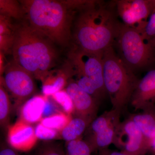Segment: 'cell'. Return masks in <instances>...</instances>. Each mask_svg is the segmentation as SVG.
Segmentation results:
<instances>
[{
  "mask_svg": "<svg viewBox=\"0 0 155 155\" xmlns=\"http://www.w3.org/2000/svg\"><path fill=\"white\" fill-rule=\"evenodd\" d=\"M152 40L153 41L154 43V44L155 45V38H154Z\"/></svg>",
  "mask_w": 155,
  "mask_h": 155,
  "instance_id": "obj_31",
  "label": "cell"
},
{
  "mask_svg": "<svg viewBox=\"0 0 155 155\" xmlns=\"http://www.w3.org/2000/svg\"><path fill=\"white\" fill-rule=\"evenodd\" d=\"M59 48L24 19L16 22L13 60L35 79L43 82L55 69L60 57Z\"/></svg>",
  "mask_w": 155,
  "mask_h": 155,
  "instance_id": "obj_3",
  "label": "cell"
},
{
  "mask_svg": "<svg viewBox=\"0 0 155 155\" xmlns=\"http://www.w3.org/2000/svg\"><path fill=\"white\" fill-rule=\"evenodd\" d=\"M5 55L0 51V76H2L7 63L5 64Z\"/></svg>",
  "mask_w": 155,
  "mask_h": 155,
  "instance_id": "obj_29",
  "label": "cell"
},
{
  "mask_svg": "<svg viewBox=\"0 0 155 155\" xmlns=\"http://www.w3.org/2000/svg\"><path fill=\"white\" fill-rule=\"evenodd\" d=\"M72 118L71 115L61 111L43 118L40 123L45 127L60 132L69 124Z\"/></svg>",
  "mask_w": 155,
  "mask_h": 155,
  "instance_id": "obj_20",
  "label": "cell"
},
{
  "mask_svg": "<svg viewBox=\"0 0 155 155\" xmlns=\"http://www.w3.org/2000/svg\"><path fill=\"white\" fill-rule=\"evenodd\" d=\"M34 78L31 73L13 60L7 63L3 75L0 76V83L14 100L15 108L20 107L35 93Z\"/></svg>",
  "mask_w": 155,
  "mask_h": 155,
  "instance_id": "obj_7",
  "label": "cell"
},
{
  "mask_svg": "<svg viewBox=\"0 0 155 155\" xmlns=\"http://www.w3.org/2000/svg\"><path fill=\"white\" fill-rule=\"evenodd\" d=\"M0 15L8 17L16 22L22 21L24 18L22 4L17 0H0Z\"/></svg>",
  "mask_w": 155,
  "mask_h": 155,
  "instance_id": "obj_19",
  "label": "cell"
},
{
  "mask_svg": "<svg viewBox=\"0 0 155 155\" xmlns=\"http://www.w3.org/2000/svg\"><path fill=\"white\" fill-rule=\"evenodd\" d=\"M93 152L88 142L81 137L67 142V155H91Z\"/></svg>",
  "mask_w": 155,
  "mask_h": 155,
  "instance_id": "obj_22",
  "label": "cell"
},
{
  "mask_svg": "<svg viewBox=\"0 0 155 155\" xmlns=\"http://www.w3.org/2000/svg\"><path fill=\"white\" fill-rule=\"evenodd\" d=\"M114 2L122 23L141 32L155 11V0H115Z\"/></svg>",
  "mask_w": 155,
  "mask_h": 155,
  "instance_id": "obj_9",
  "label": "cell"
},
{
  "mask_svg": "<svg viewBox=\"0 0 155 155\" xmlns=\"http://www.w3.org/2000/svg\"><path fill=\"white\" fill-rule=\"evenodd\" d=\"M65 90L72 99L76 116L83 118L91 124L96 118L99 103L81 89L71 78L68 81Z\"/></svg>",
  "mask_w": 155,
  "mask_h": 155,
  "instance_id": "obj_11",
  "label": "cell"
},
{
  "mask_svg": "<svg viewBox=\"0 0 155 155\" xmlns=\"http://www.w3.org/2000/svg\"><path fill=\"white\" fill-rule=\"evenodd\" d=\"M115 144L128 155H146L150 150L143 134L130 118L120 123Z\"/></svg>",
  "mask_w": 155,
  "mask_h": 155,
  "instance_id": "obj_10",
  "label": "cell"
},
{
  "mask_svg": "<svg viewBox=\"0 0 155 155\" xmlns=\"http://www.w3.org/2000/svg\"><path fill=\"white\" fill-rule=\"evenodd\" d=\"M98 155H128L123 152H118L109 149L108 148L99 150Z\"/></svg>",
  "mask_w": 155,
  "mask_h": 155,
  "instance_id": "obj_27",
  "label": "cell"
},
{
  "mask_svg": "<svg viewBox=\"0 0 155 155\" xmlns=\"http://www.w3.org/2000/svg\"></svg>",
  "mask_w": 155,
  "mask_h": 155,
  "instance_id": "obj_32",
  "label": "cell"
},
{
  "mask_svg": "<svg viewBox=\"0 0 155 155\" xmlns=\"http://www.w3.org/2000/svg\"><path fill=\"white\" fill-rule=\"evenodd\" d=\"M103 54L86 51L72 45L61 67L71 78L75 76L89 78L106 96L108 94L104 83Z\"/></svg>",
  "mask_w": 155,
  "mask_h": 155,
  "instance_id": "obj_6",
  "label": "cell"
},
{
  "mask_svg": "<svg viewBox=\"0 0 155 155\" xmlns=\"http://www.w3.org/2000/svg\"><path fill=\"white\" fill-rule=\"evenodd\" d=\"M24 19L58 47L72 44V27L78 9L87 0H20Z\"/></svg>",
  "mask_w": 155,
  "mask_h": 155,
  "instance_id": "obj_2",
  "label": "cell"
},
{
  "mask_svg": "<svg viewBox=\"0 0 155 155\" xmlns=\"http://www.w3.org/2000/svg\"><path fill=\"white\" fill-rule=\"evenodd\" d=\"M0 155H19L18 153L12 148L5 147L1 150Z\"/></svg>",
  "mask_w": 155,
  "mask_h": 155,
  "instance_id": "obj_28",
  "label": "cell"
},
{
  "mask_svg": "<svg viewBox=\"0 0 155 155\" xmlns=\"http://www.w3.org/2000/svg\"><path fill=\"white\" fill-rule=\"evenodd\" d=\"M47 97L35 95L27 100L20 107L19 119L31 124L40 122L43 118Z\"/></svg>",
  "mask_w": 155,
  "mask_h": 155,
  "instance_id": "obj_14",
  "label": "cell"
},
{
  "mask_svg": "<svg viewBox=\"0 0 155 155\" xmlns=\"http://www.w3.org/2000/svg\"><path fill=\"white\" fill-rule=\"evenodd\" d=\"M113 47L119 58L134 73L155 69V45L137 29L122 23Z\"/></svg>",
  "mask_w": 155,
  "mask_h": 155,
  "instance_id": "obj_5",
  "label": "cell"
},
{
  "mask_svg": "<svg viewBox=\"0 0 155 155\" xmlns=\"http://www.w3.org/2000/svg\"><path fill=\"white\" fill-rule=\"evenodd\" d=\"M121 113L112 109L106 111L91 122L86 141L93 151L107 148L115 144L120 122Z\"/></svg>",
  "mask_w": 155,
  "mask_h": 155,
  "instance_id": "obj_8",
  "label": "cell"
},
{
  "mask_svg": "<svg viewBox=\"0 0 155 155\" xmlns=\"http://www.w3.org/2000/svg\"><path fill=\"white\" fill-rule=\"evenodd\" d=\"M150 150L152 151L154 154L155 155V137L151 143Z\"/></svg>",
  "mask_w": 155,
  "mask_h": 155,
  "instance_id": "obj_30",
  "label": "cell"
},
{
  "mask_svg": "<svg viewBox=\"0 0 155 155\" xmlns=\"http://www.w3.org/2000/svg\"><path fill=\"white\" fill-rule=\"evenodd\" d=\"M141 33L145 38L148 40H152L155 38V11L150 17Z\"/></svg>",
  "mask_w": 155,
  "mask_h": 155,
  "instance_id": "obj_26",
  "label": "cell"
},
{
  "mask_svg": "<svg viewBox=\"0 0 155 155\" xmlns=\"http://www.w3.org/2000/svg\"><path fill=\"white\" fill-rule=\"evenodd\" d=\"M90 123L85 119L75 116L60 132V136L67 142L79 138L87 129Z\"/></svg>",
  "mask_w": 155,
  "mask_h": 155,
  "instance_id": "obj_18",
  "label": "cell"
},
{
  "mask_svg": "<svg viewBox=\"0 0 155 155\" xmlns=\"http://www.w3.org/2000/svg\"><path fill=\"white\" fill-rule=\"evenodd\" d=\"M103 62L104 83L112 109L121 114L130 104L140 79L119 58L113 46L104 52Z\"/></svg>",
  "mask_w": 155,
  "mask_h": 155,
  "instance_id": "obj_4",
  "label": "cell"
},
{
  "mask_svg": "<svg viewBox=\"0 0 155 155\" xmlns=\"http://www.w3.org/2000/svg\"><path fill=\"white\" fill-rule=\"evenodd\" d=\"M38 155H66L60 146L48 143L42 147Z\"/></svg>",
  "mask_w": 155,
  "mask_h": 155,
  "instance_id": "obj_25",
  "label": "cell"
},
{
  "mask_svg": "<svg viewBox=\"0 0 155 155\" xmlns=\"http://www.w3.org/2000/svg\"><path fill=\"white\" fill-rule=\"evenodd\" d=\"M16 21L0 15V51L5 55H12L15 39Z\"/></svg>",
  "mask_w": 155,
  "mask_h": 155,
  "instance_id": "obj_16",
  "label": "cell"
},
{
  "mask_svg": "<svg viewBox=\"0 0 155 155\" xmlns=\"http://www.w3.org/2000/svg\"><path fill=\"white\" fill-rule=\"evenodd\" d=\"M35 134L38 139L49 140L55 139L60 135V132L45 127L39 123L35 128Z\"/></svg>",
  "mask_w": 155,
  "mask_h": 155,
  "instance_id": "obj_24",
  "label": "cell"
},
{
  "mask_svg": "<svg viewBox=\"0 0 155 155\" xmlns=\"http://www.w3.org/2000/svg\"><path fill=\"white\" fill-rule=\"evenodd\" d=\"M114 1L87 0L78 9L72 27V44L89 52L103 54L113 46L121 28Z\"/></svg>",
  "mask_w": 155,
  "mask_h": 155,
  "instance_id": "obj_1",
  "label": "cell"
},
{
  "mask_svg": "<svg viewBox=\"0 0 155 155\" xmlns=\"http://www.w3.org/2000/svg\"><path fill=\"white\" fill-rule=\"evenodd\" d=\"M130 104L135 110H147L155 106V69L140 79Z\"/></svg>",
  "mask_w": 155,
  "mask_h": 155,
  "instance_id": "obj_13",
  "label": "cell"
},
{
  "mask_svg": "<svg viewBox=\"0 0 155 155\" xmlns=\"http://www.w3.org/2000/svg\"><path fill=\"white\" fill-rule=\"evenodd\" d=\"M51 97L58 105L61 106L64 113L70 115L74 113L73 102L66 90L56 93Z\"/></svg>",
  "mask_w": 155,
  "mask_h": 155,
  "instance_id": "obj_23",
  "label": "cell"
},
{
  "mask_svg": "<svg viewBox=\"0 0 155 155\" xmlns=\"http://www.w3.org/2000/svg\"><path fill=\"white\" fill-rule=\"evenodd\" d=\"M11 107L8 92L2 84L0 83V123L2 127L8 126Z\"/></svg>",
  "mask_w": 155,
  "mask_h": 155,
  "instance_id": "obj_21",
  "label": "cell"
},
{
  "mask_svg": "<svg viewBox=\"0 0 155 155\" xmlns=\"http://www.w3.org/2000/svg\"><path fill=\"white\" fill-rule=\"evenodd\" d=\"M38 138L35 128L26 122L19 119L8 127V142L15 150L27 152L30 150L37 142Z\"/></svg>",
  "mask_w": 155,
  "mask_h": 155,
  "instance_id": "obj_12",
  "label": "cell"
},
{
  "mask_svg": "<svg viewBox=\"0 0 155 155\" xmlns=\"http://www.w3.org/2000/svg\"><path fill=\"white\" fill-rule=\"evenodd\" d=\"M129 118L143 134L150 148L155 137V106L141 114H133Z\"/></svg>",
  "mask_w": 155,
  "mask_h": 155,
  "instance_id": "obj_15",
  "label": "cell"
},
{
  "mask_svg": "<svg viewBox=\"0 0 155 155\" xmlns=\"http://www.w3.org/2000/svg\"><path fill=\"white\" fill-rule=\"evenodd\" d=\"M70 79L68 74L61 69H54L42 82V91L45 96H51L53 94L64 89Z\"/></svg>",
  "mask_w": 155,
  "mask_h": 155,
  "instance_id": "obj_17",
  "label": "cell"
}]
</instances>
